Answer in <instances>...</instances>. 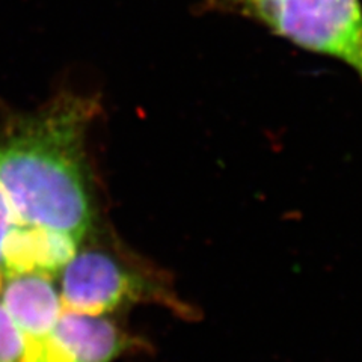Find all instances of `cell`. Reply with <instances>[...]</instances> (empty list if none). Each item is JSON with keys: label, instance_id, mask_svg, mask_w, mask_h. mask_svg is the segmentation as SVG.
<instances>
[{"label": "cell", "instance_id": "1", "mask_svg": "<svg viewBox=\"0 0 362 362\" xmlns=\"http://www.w3.org/2000/svg\"><path fill=\"white\" fill-rule=\"evenodd\" d=\"M98 110L93 97L61 95L0 136V189L17 223L59 231L81 245L94 230L86 134Z\"/></svg>", "mask_w": 362, "mask_h": 362}, {"label": "cell", "instance_id": "2", "mask_svg": "<svg viewBox=\"0 0 362 362\" xmlns=\"http://www.w3.org/2000/svg\"><path fill=\"white\" fill-rule=\"evenodd\" d=\"M61 302L64 311L89 315L153 303L185 320L198 317L165 270L121 247L78 249L62 269Z\"/></svg>", "mask_w": 362, "mask_h": 362}, {"label": "cell", "instance_id": "3", "mask_svg": "<svg viewBox=\"0 0 362 362\" xmlns=\"http://www.w3.org/2000/svg\"><path fill=\"white\" fill-rule=\"evenodd\" d=\"M199 9L252 20L299 49L343 62L362 82L361 0H201Z\"/></svg>", "mask_w": 362, "mask_h": 362}, {"label": "cell", "instance_id": "4", "mask_svg": "<svg viewBox=\"0 0 362 362\" xmlns=\"http://www.w3.org/2000/svg\"><path fill=\"white\" fill-rule=\"evenodd\" d=\"M52 338L71 362H113L126 354L146 350L142 338L130 335L106 315L62 311Z\"/></svg>", "mask_w": 362, "mask_h": 362}, {"label": "cell", "instance_id": "5", "mask_svg": "<svg viewBox=\"0 0 362 362\" xmlns=\"http://www.w3.org/2000/svg\"><path fill=\"white\" fill-rule=\"evenodd\" d=\"M81 247L70 235L37 225L16 223L5 237L0 267L8 276L53 275L64 269Z\"/></svg>", "mask_w": 362, "mask_h": 362}, {"label": "cell", "instance_id": "6", "mask_svg": "<svg viewBox=\"0 0 362 362\" xmlns=\"http://www.w3.org/2000/svg\"><path fill=\"white\" fill-rule=\"evenodd\" d=\"M0 303L32 341L47 339L64 311L52 276L42 274L9 276Z\"/></svg>", "mask_w": 362, "mask_h": 362}, {"label": "cell", "instance_id": "7", "mask_svg": "<svg viewBox=\"0 0 362 362\" xmlns=\"http://www.w3.org/2000/svg\"><path fill=\"white\" fill-rule=\"evenodd\" d=\"M33 341L0 303V362H30Z\"/></svg>", "mask_w": 362, "mask_h": 362}, {"label": "cell", "instance_id": "8", "mask_svg": "<svg viewBox=\"0 0 362 362\" xmlns=\"http://www.w3.org/2000/svg\"><path fill=\"white\" fill-rule=\"evenodd\" d=\"M16 223L17 221L13 213V209H11L5 194L2 192V189H0V251H2L5 237L8 235V233Z\"/></svg>", "mask_w": 362, "mask_h": 362}, {"label": "cell", "instance_id": "9", "mask_svg": "<svg viewBox=\"0 0 362 362\" xmlns=\"http://www.w3.org/2000/svg\"><path fill=\"white\" fill-rule=\"evenodd\" d=\"M0 290H2V267H0Z\"/></svg>", "mask_w": 362, "mask_h": 362}]
</instances>
